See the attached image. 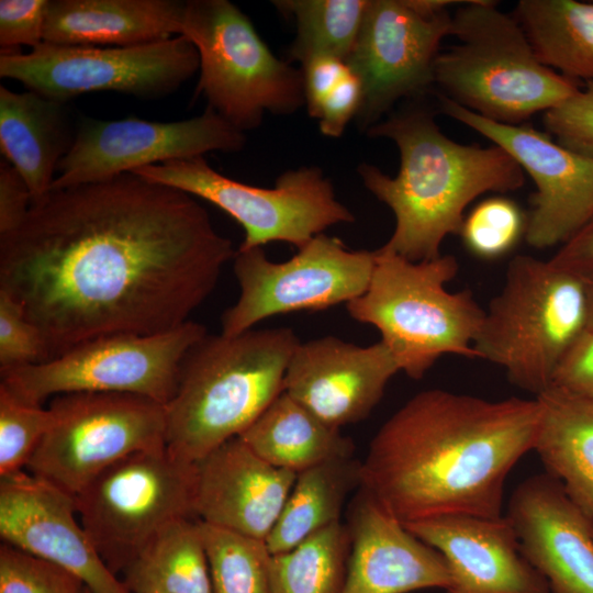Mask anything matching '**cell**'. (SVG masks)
Instances as JSON below:
<instances>
[{"instance_id":"d590c367","label":"cell","mask_w":593,"mask_h":593,"mask_svg":"<svg viewBox=\"0 0 593 593\" xmlns=\"http://www.w3.org/2000/svg\"><path fill=\"white\" fill-rule=\"evenodd\" d=\"M71 572L5 542L0 545V593H81Z\"/></svg>"},{"instance_id":"cb8c5ba5","label":"cell","mask_w":593,"mask_h":593,"mask_svg":"<svg viewBox=\"0 0 593 593\" xmlns=\"http://www.w3.org/2000/svg\"><path fill=\"white\" fill-rule=\"evenodd\" d=\"M184 1L49 0L44 42L135 46L180 35Z\"/></svg>"},{"instance_id":"f6af8a7d","label":"cell","mask_w":593,"mask_h":593,"mask_svg":"<svg viewBox=\"0 0 593 593\" xmlns=\"http://www.w3.org/2000/svg\"><path fill=\"white\" fill-rule=\"evenodd\" d=\"M589 283V327L588 331H593V279Z\"/></svg>"},{"instance_id":"30bf717a","label":"cell","mask_w":593,"mask_h":593,"mask_svg":"<svg viewBox=\"0 0 593 593\" xmlns=\"http://www.w3.org/2000/svg\"><path fill=\"white\" fill-rule=\"evenodd\" d=\"M208 334L192 320L158 334L98 337L41 363L0 372L1 382L21 400L40 404L77 392L130 393L167 404L182 360Z\"/></svg>"},{"instance_id":"74e56055","label":"cell","mask_w":593,"mask_h":593,"mask_svg":"<svg viewBox=\"0 0 593 593\" xmlns=\"http://www.w3.org/2000/svg\"><path fill=\"white\" fill-rule=\"evenodd\" d=\"M544 124L559 144L593 158V82L546 111Z\"/></svg>"},{"instance_id":"4dcf8cb0","label":"cell","mask_w":593,"mask_h":593,"mask_svg":"<svg viewBox=\"0 0 593 593\" xmlns=\"http://www.w3.org/2000/svg\"><path fill=\"white\" fill-rule=\"evenodd\" d=\"M349 550L347 526L338 522L271 555L270 593H342Z\"/></svg>"},{"instance_id":"2e32d148","label":"cell","mask_w":593,"mask_h":593,"mask_svg":"<svg viewBox=\"0 0 593 593\" xmlns=\"http://www.w3.org/2000/svg\"><path fill=\"white\" fill-rule=\"evenodd\" d=\"M452 16L418 13L409 0H369L355 45L346 59L360 80L356 115L360 128L379 122L399 99L417 96L434 82L441 40L451 35Z\"/></svg>"},{"instance_id":"f1b7e54d","label":"cell","mask_w":593,"mask_h":593,"mask_svg":"<svg viewBox=\"0 0 593 593\" xmlns=\"http://www.w3.org/2000/svg\"><path fill=\"white\" fill-rule=\"evenodd\" d=\"M121 580L130 593H212L199 521L183 517L164 526Z\"/></svg>"},{"instance_id":"7bdbcfd3","label":"cell","mask_w":593,"mask_h":593,"mask_svg":"<svg viewBox=\"0 0 593 593\" xmlns=\"http://www.w3.org/2000/svg\"><path fill=\"white\" fill-rule=\"evenodd\" d=\"M32 203L26 182L7 161L0 163V235L18 228Z\"/></svg>"},{"instance_id":"f35d334b","label":"cell","mask_w":593,"mask_h":593,"mask_svg":"<svg viewBox=\"0 0 593 593\" xmlns=\"http://www.w3.org/2000/svg\"><path fill=\"white\" fill-rule=\"evenodd\" d=\"M49 0H1V49H18L20 45L35 48L44 42V26Z\"/></svg>"},{"instance_id":"484cf974","label":"cell","mask_w":593,"mask_h":593,"mask_svg":"<svg viewBox=\"0 0 593 593\" xmlns=\"http://www.w3.org/2000/svg\"><path fill=\"white\" fill-rule=\"evenodd\" d=\"M535 398L540 417L533 450L593 521V399L552 384Z\"/></svg>"},{"instance_id":"7c38bea8","label":"cell","mask_w":593,"mask_h":593,"mask_svg":"<svg viewBox=\"0 0 593 593\" xmlns=\"http://www.w3.org/2000/svg\"><path fill=\"white\" fill-rule=\"evenodd\" d=\"M49 407L55 422L26 469L74 496L125 457L166 446L165 405L145 396L77 392Z\"/></svg>"},{"instance_id":"e575fe53","label":"cell","mask_w":593,"mask_h":593,"mask_svg":"<svg viewBox=\"0 0 593 593\" xmlns=\"http://www.w3.org/2000/svg\"><path fill=\"white\" fill-rule=\"evenodd\" d=\"M526 221L518 205L503 197L480 202L465 217L460 236L477 258L495 260L506 255L525 235Z\"/></svg>"},{"instance_id":"d6a6232c","label":"cell","mask_w":593,"mask_h":593,"mask_svg":"<svg viewBox=\"0 0 593 593\" xmlns=\"http://www.w3.org/2000/svg\"><path fill=\"white\" fill-rule=\"evenodd\" d=\"M199 525L208 556L212 593H270L271 553L265 540L201 521Z\"/></svg>"},{"instance_id":"6da1fadb","label":"cell","mask_w":593,"mask_h":593,"mask_svg":"<svg viewBox=\"0 0 593 593\" xmlns=\"http://www.w3.org/2000/svg\"><path fill=\"white\" fill-rule=\"evenodd\" d=\"M235 254L194 197L126 172L31 203L0 235V290L52 359L98 337L181 326Z\"/></svg>"},{"instance_id":"277c9868","label":"cell","mask_w":593,"mask_h":593,"mask_svg":"<svg viewBox=\"0 0 593 593\" xmlns=\"http://www.w3.org/2000/svg\"><path fill=\"white\" fill-rule=\"evenodd\" d=\"M288 327L206 334L184 356L167 404L166 447L195 462L239 436L283 391L289 361L300 344Z\"/></svg>"},{"instance_id":"5bb4252c","label":"cell","mask_w":593,"mask_h":593,"mask_svg":"<svg viewBox=\"0 0 593 593\" xmlns=\"http://www.w3.org/2000/svg\"><path fill=\"white\" fill-rule=\"evenodd\" d=\"M374 262L376 250L349 249L324 233L282 262L268 259L262 247L237 249L239 295L222 314L221 334H242L275 315L347 304L367 290Z\"/></svg>"},{"instance_id":"ac0fdd59","label":"cell","mask_w":593,"mask_h":593,"mask_svg":"<svg viewBox=\"0 0 593 593\" xmlns=\"http://www.w3.org/2000/svg\"><path fill=\"white\" fill-rule=\"evenodd\" d=\"M74 495L29 471L0 477V537L77 575L93 593H130L77 518Z\"/></svg>"},{"instance_id":"8fae6325","label":"cell","mask_w":593,"mask_h":593,"mask_svg":"<svg viewBox=\"0 0 593 593\" xmlns=\"http://www.w3.org/2000/svg\"><path fill=\"white\" fill-rule=\"evenodd\" d=\"M194 463L167 447L115 462L76 496L78 517L98 553L118 575L172 521L194 516Z\"/></svg>"},{"instance_id":"bcb514c9","label":"cell","mask_w":593,"mask_h":593,"mask_svg":"<svg viewBox=\"0 0 593 593\" xmlns=\"http://www.w3.org/2000/svg\"><path fill=\"white\" fill-rule=\"evenodd\" d=\"M81 593H93V592L90 591L87 586H85Z\"/></svg>"},{"instance_id":"44dd1931","label":"cell","mask_w":593,"mask_h":593,"mask_svg":"<svg viewBox=\"0 0 593 593\" xmlns=\"http://www.w3.org/2000/svg\"><path fill=\"white\" fill-rule=\"evenodd\" d=\"M404 525L444 557L450 578L446 593H550L523 556L506 515L446 514Z\"/></svg>"},{"instance_id":"ffe728a7","label":"cell","mask_w":593,"mask_h":593,"mask_svg":"<svg viewBox=\"0 0 593 593\" xmlns=\"http://www.w3.org/2000/svg\"><path fill=\"white\" fill-rule=\"evenodd\" d=\"M523 556L550 593H593V521L550 474L524 480L506 512Z\"/></svg>"},{"instance_id":"1f68e13d","label":"cell","mask_w":593,"mask_h":593,"mask_svg":"<svg viewBox=\"0 0 593 593\" xmlns=\"http://www.w3.org/2000/svg\"><path fill=\"white\" fill-rule=\"evenodd\" d=\"M273 5L295 22L289 63L331 55L346 61L360 31L369 0H278Z\"/></svg>"},{"instance_id":"603a6c76","label":"cell","mask_w":593,"mask_h":593,"mask_svg":"<svg viewBox=\"0 0 593 593\" xmlns=\"http://www.w3.org/2000/svg\"><path fill=\"white\" fill-rule=\"evenodd\" d=\"M350 550L342 593H409L449 585L444 557L359 488L349 507Z\"/></svg>"},{"instance_id":"5b68a950","label":"cell","mask_w":593,"mask_h":593,"mask_svg":"<svg viewBox=\"0 0 593 593\" xmlns=\"http://www.w3.org/2000/svg\"><path fill=\"white\" fill-rule=\"evenodd\" d=\"M452 255L411 261L382 246L367 290L346 304L351 318L376 327L400 371L421 379L445 355L477 358L484 309L469 290L450 292Z\"/></svg>"},{"instance_id":"d4e9b609","label":"cell","mask_w":593,"mask_h":593,"mask_svg":"<svg viewBox=\"0 0 593 593\" xmlns=\"http://www.w3.org/2000/svg\"><path fill=\"white\" fill-rule=\"evenodd\" d=\"M76 131L67 102L0 86V150L26 182L32 203L51 191Z\"/></svg>"},{"instance_id":"d6986e66","label":"cell","mask_w":593,"mask_h":593,"mask_svg":"<svg viewBox=\"0 0 593 593\" xmlns=\"http://www.w3.org/2000/svg\"><path fill=\"white\" fill-rule=\"evenodd\" d=\"M399 371L381 340L359 346L323 336L300 342L287 367L283 391L340 429L368 417Z\"/></svg>"},{"instance_id":"83f0119b","label":"cell","mask_w":593,"mask_h":593,"mask_svg":"<svg viewBox=\"0 0 593 593\" xmlns=\"http://www.w3.org/2000/svg\"><path fill=\"white\" fill-rule=\"evenodd\" d=\"M360 461L340 457L296 474L282 511L265 542L271 555L293 549L315 533L340 522L348 494L360 488Z\"/></svg>"},{"instance_id":"b9f144b4","label":"cell","mask_w":593,"mask_h":593,"mask_svg":"<svg viewBox=\"0 0 593 593\" xmlns=\"http://www.w3.org/2000/svg\"><path fill=\"white\" fill-rule=\"evenodd\" d=\"M552 385L593 399V331H588L561 361Z\"/></svg>"},{"instance_id":"3957f363","label":"cell","mask_w":593,"mask_h":593,"mask_svg":"<svg viewBox=\"0 0 593 593\" xmlns=\"http://www.w3.org/2000/svg\"><path fill=\"white\" fill-rule=\"evenodd\" d=\"M367 133L393 141L399 149L395 177L370 164H361L358 174L395 219L382 247L411 261L439 257L444 239L460 234L465 210L474 199L515 191L525 182L523 169L502 147L457 143L425 110L395 113Z\"/></svg>"},{"instance_id":"f546056e","label":"cell","mask_w":593,"mask_h":593,"mask_svg":"<svg viewBox=\"0 0 593 593\" xmlns=\"http://www.w3.org/2000/svg\"><path fill=\"white\" fill-rule=\"evenodd\" d=\"M515 19L541 64L593 82V2L521 0Z\"/></svg>"},{"instance_id":"4fadbf2b","label":"cell","mask_w":593,"mask_h":593,"mask_svg":"<svg viewBox=\"0 0 593 593\" xmlns=\"http://www.w3.org/2000/svg\"><path fill=\"white\" fill-rule=\"evenodd\" d=\"M198 70V52L182 35L135 46L43 42L30 53L1 49L0 55L1 78L63 102L101 91L159 98L176 91Z\"/></svg>"},{"instance_id":"e0dca14e","label":"cell","mask_w":593,"mask_h":593,"mask_svg":"<svg viewBox=\"0 0 593 593\" xmlns=\"http://www.w3.org/2000/svg\"><path fill=\"white\" fill-rule=\"evenodd\" d=\"M441 110L507 152L533 179L536 192L525 239L534 248L563 244L593 219V158L526 124L483 118L445 96Z\"/></svg>"},{"instance_id":"8992f818","label":"cell","mask_w":593,"mask_h":593,"mask_svg":"<svg viewBox=\"0 0 593 593\" xmlns=\"http://www.w3.org/2000/svg\"><path fill=\"white\" fill-rule=\"evenodd\" d=\"M589 283L550 259L515 256L473 342L477 358L501 367L537 396L588 332Z\"/></svg>"},{"instance_id":"836d02e7","label":"cell","mask_w":593,"mask_h":593,"mask_svg":"<svg viewBox=\"0 0 593 593\" xmlns=\"http://www.w3.org/2000/svg\"><path fill=\"white\" fill-rule=\"evenodd\" d=\"M54 422L51 407L25 402L0 384V477L27 467Z\"/></svg>"},{"instance_id":"60d3db41","label":"cell","mask_w":593,"mask_h":593,"mask_svg":"<svg viewBox=\"0 0 593 593\" xmlns=\"http://www.w3.org/2000/svg\"><path fill=\"white\" fill-rule=\"evenodd\" d=\"M301 68L307 112L315 118L323 100L349 74L347 63L331 55L315 56Z\"/></svg>"},{"instance_id":"ee69618b","label":"cell","mask_w":593,"mask_h":593,"mask_svg":"<svg viewBox=\"0 0 593 593\" xmlns=\"http://www.w3.org/2000/svg\"><path fill=\"white\" fill-rule=\"evenodd\" d=\"M558 267L586 281L593 279V219L564 242L550 258Z\"/></svg>"},{"instance_id":"4316f807","label":"cell","mask_w":593,"mask_h":593,"mask_svg":"<svg viewBox=\"0 0 593 593\" xmlns=\"http://www.w3.org/2000/svg\"><path fill=\"white\" fill-rule=\"evenodd\" d=\"M270 465L299 473L324 461L350 457L353 440L282 391L239 435Z\"/></svg>"},{"instance_id":"ab89813d","label":"cell","mask_w":593,"mask_h":593,"mask_svg":"<svg viewBox=\"0 0 593 593\" xmlns=\"http://www.w3.org/2000/svg\"><path fill=\"white\" fill-rule=\"evenodd\" d=\"M360 80L351 72L323 100L315 119L320 131L327 137H340L348 122L355 119L361 104Z\"/></svg>"},{"instance_id":"8d00e7d4","label":"cell","mask_w":593,"mask_h":593,"mask_svg":"<svg viewBox=\"0 0 593 593\" xmlns=\"http://www.w3.org/2000/svg\"><path fill=\"white\" fill-rule=\"evenodd\" d=\"M46 360L48 353L38 328L22 306L0 290V372Z\"/></svg>"},{"instance_id":"9a60e30c","label":"cell","mask_w":593,"mask_h":593,"mask_svg":"<svg viewBox=\"0 0 593 593\" xmlns=\"http://www.w3.org/2000/svg\"><path fill=\"white\" fill-rule=\"evenodd\" d=\"M244 145V132L210 108L201 115L175 122L88 118L80 121L70 149L59 161L52 189L100 182L213 150L238 152Z\"/></svg>"},{"instance_id":"ba28073f","label":"cell","mask_w":593,"mask_h":593,"mask_svg":"<svg viewBox=\"0 0 593 593\" xmlns=\"http://www.w3.org/2000/svg\"><path fill=\"white\" fill-rule=\"evenodd\" d=\"M180 35L199 55L195 96L236 128H256L266 112L291 114L305 103L301 69L276 57L232 2L184 1Z\"/></svg>"},{"instance_id":"52a82bcc","label":"cell","mask_w":593,"mask_h":593,"mask_svg":"<svg viewBox=\"0 0 593 593\" xmlns=\"http://www.w3.org/2000/svg\"><path fill=\"white\" fill-rule=\"evenodd\" d=\"M458 44L438 54L434 82L448 99L491 121L518 125L577 93L578 81L541 64L515 18L470 0L452 16Z\"/></svg>"},{"instance_id":"7402d4cb","label":"cell","mask_w":593,"mask_h":593,"mask_svg":"<svg viewBox=\"0 0 593 593\" xmlns=\"http://www.w3.org/2000/svg\"><path fill=\"white\" fill-rule=\"evenodd\" d=\"M193 463L195 518L266 540L298 473L265 461L239 436Z\"/></svg>"},{"instance_id":"9c48e42d","label":"cell","mask_w":593,"mask_h":593,"mask_svg":"<svg viewBox=\"0 0 593 593\" xmlns=\"http://www.w3.org/2000/svg\"><path fill=\"white\" fill-rule=\"evenodd\" d=\"M133 174L203 199L227 213L244 230L239 250L273 242L299 249L328 227L355 221L337 200L329 179L313 166L284 171L273 188L223 176L203 156L145 166Z\"/></svg>"},{"instance_id":"7a4b0ae2","label":"cell","mask_w":593,"mask_h":593,"mask_svg":"<svg viewBox=\"0 0 593 593\" xmlns=\"http://www.w3.org/2000/svg\"><path fill=\"white\" fill-rule=\"evenodd\" d=\"M539 417L536 398L421 391L373 436L360 486L403 524L446 514L501 517L505 480L534 449Z\"/></svg>"}]
</instances>
